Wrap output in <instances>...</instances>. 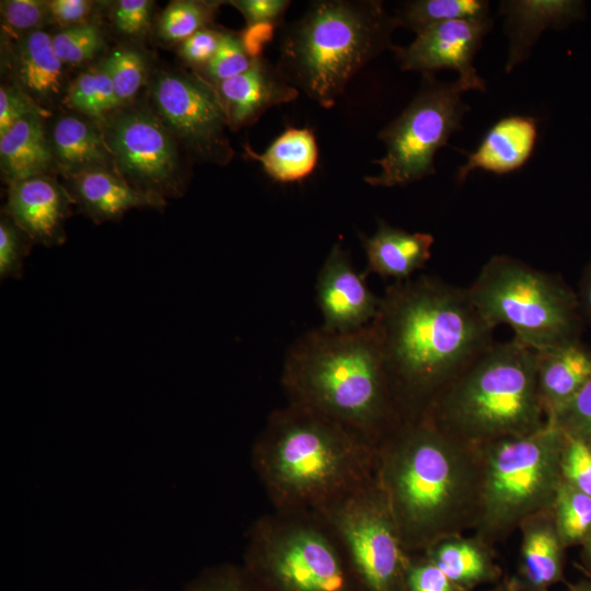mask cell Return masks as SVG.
I'll return each mask as SVG.
<instances>
[{
  "label": "cell",
  "instance_id": "1",
  "mask_svg": "<svg viewBox=\"0 0 591 591\" xmlns=\"http://www.w3.org/2000/svg\"><path fill=\"white\" fill-rule=\"evenodd\" d=\"M371 324L403 420L422 417L494 344L466 288L427 275L389 286Z\"/></svg>",
  "mask_w": 591,
  "mask_h": 591
},
{
  "label": "cell",
  "instance_id": "2",
  "mask_svg": "<svg viewBox=\"0 0 591 591\" xmlns=\"http://www.w3.org/2000/svg\"><path fill=\"white\" fill-rule=\"evenodd\" d=\"M375 479L409 555L476 525L479 448L428 416L403 420L378 443Z\"/></svg>",
  "mask_w": 591,
  "mask_h": 591
},
{
  "label": "cell",
  "instance_id": "3",
  "mask_svg": "<svg viewBox=\"0 0 591 591\" xmlns=\"http://www.w3.org/2000/svg\"><path fill=\"white\" fill-rule=\"evenodd\" d=\"M375 451L341 424L287 403L268 416L251 461L273 510L318 512L375 479Z\"/></svg>",
  "mask_w": 591,
  "mask_h": 591
},
{
  "label": "cell",
  "instance_id": "4",
  "mask_svg": "<svg viewBox=\"0 0 591 591\" xmlns=\"http://www.w3.org/2000/svg\"><path fill=\"white\" fill-rule=\"evenodd\" d=\"M288 404L328 417L374 445L402 421L372 324L351 333L311 328L288 348Z\"/></svg>",
  "mask_w": 591,
  "mask_h": 591
},
{
  "label": "cell",
  "instance_id": "5",
  "mask_svg": "<svg viewBox=\"0 0 591 591\" xmlns=\"http://www.w3.org/2000/svg\"><path fill=\"white\" fill-rule=\"evenodd\" d=\"M398 27L379 0H317L283 31L277 68L300 92L332 108L350 80L394 47Z\"/></svg>",
  "mask_w": 591,
  "mask_h": 591
},
{
  "label": "cell",
  "instance_id": "6",
  "mask_svg": "<svg viewBox=\"0 0 591 591\" xmlns=\"http://www.w3.org/2000/svg\"><path fill=\"white\" fill-rule=\"evenodd\" d=\"M424 416L474 445L538 431L547 418L537 386L536 350L515 337L494 343Z\"/></svg>",
  "mask_w": 591,
  "mask_h": 591
},
{
  "label": "cell",
  "instance_id": "7",
  "mask_svg": "<svg viewBox=\"0 0 591 591\" xmlns=\"http://www.w3.org/2000/svg\"><path fill=\"white\" fill-rule=\"evenodd\" d=\"M242 565L266 591H363L339 536L317 512L258 517Z\"/></svg>",
  "mask_w": 591,
  "mask_h": 591
},
{
  "label": "cell",
  "instance_id": "8",
  "mask_svg": "<svg viewBox=\"0 0 591 591\" xmlns=\"http://www.w3.org/2000/svg\"><path fill=\"white\" fill-rule=\"evenodd\" d=\"M563 444V432L547 421L534 433L478 445L482 479L474 535L494 545L530 515L552 509L561 483Z\"/></svg>",
  "mask_w": 591,
  "mask_h": 591
},
{
  "label": "cell",
  "instance_id": "9",
  "mask_svg": "<svg viewBox=\"0 0 591 591\" xmlns=\"http://www.w3.org/2000/svg\"><path fill=\"white\" fill-rule=\"evenodd\" d=\"M483 320L507 325L535 350L580 339L584 325L576 292L553 275L509 255H495L466 288Z\"/></svg>",
  "mask_w": 591,
  "mask_h": 591
},
{
  "label": "cell",
  "instance_id": "10",
  "mask_svg": "<svg viewBox=\"0 0 591 591\" xmlns=\"http://www.w3.org/2000/svg\"><path fill=\"white\" fill-rule=\"evenodd\" d=\"M464 92L457 80L443 82L431 73L422 74L414 99L379 132L385 154L373 161L380 172L366 176L364 183L396 187L433 175L437 152L463 128L464 116L470 111L462 99Z\"/></svg>",
  "mask_w": 591,
  "mask_h": 591
},
{
  "label": "cell",
  "instance_id": "11",
  "mask_svg": "<svg viewBox=\"0 0 591 591\" xmlns=\"http://www.w3.org/2000/svg\"><path fill=\"white\" fill-rule=\"evenodd\" d=\"M363 591H405L406 552L376 479L325 507Z\"/></svg>",
  "mask_w": 591,
  "mask_h": 591
},
{
  "label": "cell",
  "instance_id": "12",
  "mask_svg": "<svg viewBox=\"0 0 591 591\" xmlns=\"http://www.w3.org/2000/svg\"><path fill=\"white\" fill-rule=\"evenodd\" d=\"M103 132L118 174L137 189L164 201L184 190L176 140L157 114L128 108L109 116Z\"/></svg>",
  "mask_w": 591,
  "mask_h": 591
},
{
  "label": "cell",
  "instance_id": "13",
  "mask_svg": "<svg viewBox=\"0 0 591 591\" xmlns=\"http://www.w3.org/2000/svg\"><path fill=\"white\" fill-rule=\"evenodd\" d=\"M151 95L157 115L176 141L206 162L227 164L234 151L228 117L217 88L202 76L161 71Z\"/></svg>",
  "mask_w": 591,
  "mask_h": 591
},
{
  "label": "cell",
  "instance_id": "14",
  "mask_svg": "<svg viewBox=\"0 0 591 591\" xmlns=\"http://www.w3.org/2000/svg\"><path fill=\"white\" fill-rule=\"evenodd\" d=\"M491 26V18L444 22L418 33L407 46L394 45L392 51L403 71L433 74L438 70H454L466 91H485L474 58Z\"/></svg>",
  "mask_w": 591,
  "mask_h": 591
},
{
  "label": "cell",
  "instance_id": "15",
  "mask_svg": "<svg viewBox=\"0 0 591 591\" xmlns=\"http://www.w3.org/2000/svg\"><path fill=\"white\" fill-rule=\"evenodd\" d=\"M316 302L323 317V328L335 333H351L370 325L380 306L340 242L329 250L316 278Z\"/></svg>",
  "mask_w": 591,
  "mask_h": 591
},
{
  "label": "cell",
  "instance_id": "16",
  "mask_svg": "<svg viewBox=\"0 0 591 591\" xmlns=\"http://www.w3.org/2000/svg\"><path fill=\"white\" fill-rule=\"evenodd\" d=\"M4 213L31 239L46 246L65 242V222L74 200L57 181L38 175L9 184Z\"/></svg>",
  "mask_w": 591,
  "mask_h": 591
},
{
  "label": "cell",
  "instance_id": "17",
  "mask_svg": "<svg viewBox=\"0 0 591 591\" xmlns=\"http://www.w3.org/2000/svg\"><path fill=\"white\" fill-rule=\"evenodd\" d=\"M216 88L231 130L254 124L271 107L292 102L300 94L264 56Z\"/></svg>",
  "mask_w": 591,
  "mask_h": 591
},
{
  "label": "cell",
  "instance_id": "18",
  "mask_svg": "<svg viewBox=\"0 0 591 591\" xmlns=\"http://www.w3.org/2000/svg\"><path fill=\"white\" fill-rule=\"evenodd\" d=\"M520 552L514 573L503 580L507 591H549L564 581L565 551L552 509L536 512L518 529Z\"/></svg>",
  "mask_w": 591,
  "mask_h": 591
},
{
  "label": "cell",
  "instance_id": "19",
  "mask_svg": "<svg viewBox=\"0 0 591 591\" xmlns=\"http://www.w3.org/2000/svg\"><path fill=\"white\" fill-rule=\"evenodd\" d=\"M499 13L505 16L508 40L506 72H511L531 55L532 48L546 30H560L586 14L579 0H507Z\"/></svg>",
  "mask_w": 591,
  "mask_h": 591
},
{
  "label": "cell",
  "instance_id": "20",
  "mask_svg": "<svg viewBox=\"0 0 591 591\" xmlns=\"http://www.w3.org/2000/svg\"><path fill=\"white\" fill-rule=\"evenodd\" d=\"M537 137L534 117L509 115L500 118L486 131L478 147L467 153L466 161L456 171V182H465L477 170L496 175L518 171L532 157Z\"/></svg>",
  "mask_w": 591,
  "mask_h": 591
},
{
  "label": "cell",
  "instance_id": "21",
  "mask_svg": "<svg viewBox=\"0 0 591 591\" xmlns=\"http://www.w3.org/2000/svg\"><path fill=\"white\" fill-rule=\"evenodd\" d=\"M367 258L366 275L403 281L422 269L431 257L434 239L430 233L409 232L379 220L370 236L360 234Z\"/></svg>",
  "mask_w": 591,
  "mask_h": 591
},
{
  "label": "cell",
  "instance_id": "22",
  "mask_svg": "<svg viewBox=\"0 0 591 591\" xmlns=\"http://www.w3.org/2000/svg\"><path fill=\"white\" fill-rule=\"evenodd\" d=\"M541 402L548 418L591 379V348L580 339L536 350Z\"/></svg>",
  "mask_w": 591,
  "mask_h": 591
},
{
  "label": "cell",
  "instance_id": "23",
  "mask_svg": "<svg viewBox=\"0 0 591 591\" xmlns=\"http://www.w3.org/2000/svg\"><path fill=\"white\" fill-rule=\"evenodd\" d=\"M72 178L74 202L97 223L118 219L134 208L164 206L163 200L142 193L108 169L84 171Z\"/></svg>",
  "mask_w": 591,
  "mask_h": 591
},
{
  "label": "cell",
  "instance_id": "24",
  "mask_svg": "<svg viewBox=\"0 0 591 591\" xmlns=\"http://www.w3.org/2000/svg\"><path fill=\"white\" fill-rule=\"evenodd\" d=\"M421 554L465 591L484 583H498L501 577L493 545L476 535L442 538Z\"/></svg>",
  "mask_w": 591,
  "mask_h": 591
},
{
  "label": "cell",
  "instance_id": "25",
  "mask_svg": "<svg viewBox=\"0 0 591 591\" xmlns=\"http://www.w3.org/2000/svg\"><path fill=\"white\" fill-rule=\"evenodd\" d=\"M49 143L55 162L71 177L114 165L103 129L94 120L74 115L60 117L53 127Z\"/></svg>",
  "mask_w": 591,
  "mask_h": 591
},
{
  "label": "cell",
  "instance_id": "26",
  "mask_svg": "<svg viewBox=\"0 0 591 591\" xmlns=\"http://www.w3.org/2000/svg\"><path fill=\"white\" fill-rule=\"evenodd\" d=\"M62 67L51 36L42 30L24 33L13 48V68L19 89L33 101H48L60 94Z\"/></svg>",
  "mask_w": 591,
  "mask_h": 591
},
{
  "label": "cell",
  "instance_id": "27",
  "mask_svg": "<svg viewBox=\"0 0 591 591\" xmlns=\"http://www.w3.org/2000/svg\"><path fill=\"white\" fill-rule=\"evenodd\" d=\"M0 162L9 184L46 174L55 158L40 114L24 117L0 137Z\"/></svg>",
  "mask_w": 591,
  "mask_h": 591
},
{
  "label": "cell",
  "instance_id": "28",
  "mask_svg": "<svg viewBox=\"0 0 591 591\" xmlns=\"http://www.w3.org/2000/svg\"><path fill=\"white\" fill-rule=\"evenodd\" d=\"M244 150L277 183L303 181L313 173L318 161L317 142L310 128L288 127L260 153L248 144Z\"/></svg>",
  "mask_w": 591,
  "mask_h": 591
},
{
  "label": "cell",
  "instance_id": "29",
  "mask_svg": "<svg viewBox=\"0 0 591 591\" xmlns=\"http://www.w3.org/2000/svg\"><path fill=\"white\" fill-rule=\"evenodd\" d=\"M398 27L416 34L441 23L487 19L489 3L485 0H413L404 2L394 14Z\"/></svg>",
  "mask_w": 591,
  "mask_h": 591
},
{
  "label": "cell",
  "instance_id": "30",
  "mask_svg": "<svg viewBox=\"0 0 591 591\" xmlns=\"http://www.w3.org/2000/svg\"><path fill=\"white\" fill-rule=\"evenodd\" d=\"M66 101L71 108L100 124L119 107L105 60L83 71L69 84Z\"/></svg>",
  "mask_w": 591,
  "mask_h": 591
},
{
  "label": "cell",
  "instance_id": "31",
  "mask_svg": "<svg viewBox=\"0 0 591 591\" xmlns=\"http://www.w3.org/2000/svg\"><path fill=\"white\" fill-rule=\"evenodd\" d=\"M552 514L556 531L568 548L581 546L591 535V497L561 479Z\"/></svg>",
  "mask_w": 591,
  "mask_h": 591
},
{
  "label": "cell",
  "instance_id": "32",
  "mask_svg": "<svg viewBox=\"0 0 591 591\" xmlns=\"http://www.w3.org/2000/svg\"><path fill=\"white\" fill-rule=\"evenodd\" d=\"M220 2L175 1L162 13L159 35L167 42H184L211 21Z\"/></svg>",
  "mask_w": 591,
  "mask_h": 591
},
{
  "label": "cell",
  "instance_id": "33",
  "mask_svg": "<svg viewBox=\"0 0 591 591\" xmlns=\"http://www.w3.org/2000/svg\"><path fill=\"white\" fill-rule=\"evenodd\" d=\"M51 38L58 58L69 66H79L91 60L104 45L102 32L93 23L67 26Z\"/></svg>",
  "mask_w": 591,
  "mask_h": 591
},
{
  "label": "cell",
  "instance_id": "34",
  "mask_svg": "<svg viewBox=\"0 0 591 591\" xmlns=\"http://www.w3.org/2000/svg\"><path fill=\"white\" fill-rule=\"evenodd\" d=\"M105 63L121 106L137 94L143 83L146 69L143 56L138 50L120 48L113 51L105 59Z\"/></svg>",
  "mask_w": 591,
  "mask_h": 591
},
{
  "label": "cell",
  "instance_id": "35",
  "mask_svg": "<svg viewBox=\"0 0 591 591\" xmlns=\"http://www.w3.org/2000/svg\"><path fill=\"white\" fill-rule=\"evenodd\" d=\"M182 591H266L243 565L217 564L202 569Z\"/></svg>",
  "mask_w": 591,
  "mask_h": 591
},
{
  "label": "cell",
  "instance_id": "36",
  "mask_svg": "<svg viewBox=\"0 0 591 591\" xmlns=\"http://www.w3.org/2000/svg\"><path fill=\"white\" fill-rule=\"evenodd\" d=\"M547 421L591 450V379Z\"/></svg>",
  "mask_w": 591,
  "mask_h": 591
},
{
  "label": "cell",
  "instance_id": "37",
  "mask_svg": "<svg viewBox=\"0 0 591 591\" xmlns=\"http://www.w3.org/2000/svg\"><path fill=\"white\" fill-rule=\"evenodd\" d=\"M253 60L243 48L240 35L221 32L217 51L204 66V78L217 86L220 82L246 71Z\"/></svg>",
  "mask_w": 591,
  "mask_h": 591
},
{
  "label": "cell",
  "instance_id": "38",
  "mask_svg": "<svg viewBox=\"0 0 591 591\" xmlns=\"http://www.w3.org/2000/svg\"><path fill=\"white\" fill-rule=\"evenodd\" d=\"M31 239L5 213L0 220V277L20 278Z\"/></svg>",
  "mask_w": 591,
  "mask_h": 591
},
{
  "label": "cell",
  "instance_id": "39",
  "mask_svg": "<svg viewBox=\"0 0 591 591\" xmlns=\"http://www.w3.org/2000/svg\"><path fill=\"white\" fill-rule=\"evenodd\" d=\"M560 473L565 483L591 497V450L566 434L560 456Z\"/></svg>",
  "mask_w": 591,
  "mask_h": 591
},
{
  "label": "cell",
  "instance_id": "40",
  "mask_svg": "<svg viewBox=\"0 0 591 591\" xmlns=\"http://www.w3.org/2000/svg\"><path fill=\"white\" fill-rule=\"evenodd\" d=\"M405 591H465L453 583L422 554L410 555L405 579Z\"/></svg>",
  "mask_w": 591,
  "mask_h": 591
},
{
  "label": "cell",
  "instance_id": "41",
  "mask_svg": "<svg viewBox=\"0 0 591 591\" xmlns=\"http://www.w3.org/2000/svg\"><path fill=\"white\" fill-rule=\"evenodd\" d=\"M1 15L7 26L25 33L39 30L49 15L48 1H1Z\"/></svg>",
  "mask_w": 591,
  "mask_h": 591
},
{
  "label": "cell",
  "instance_id": "42",
  "mask_svg": "<svg viewBox=\"0 0 591 591\" xmlns=\"http://www.w3.org/2000/svg\"><path fill=\"white\" fill-rule=\"evenodd\" d=\"M31 114L42 115L43 111L21 89L2 84L0 89V137Z\"/></svg>",
  "mask_w": 591,
  "mask_h": 591
},
{
  "label": "cell",
  "instance_id": "43",
  "mask_svg": "<svg viewBox=\"0 0 591 591\" xmlns=\"http://www.w3.org/2000/svg\"><path fill=\"white\" fill-rule=\"evenodd\" d=\"M152 2L148 0H120L113 12L116 30L125 35L143 34L150 25Z\"/></svg>",
  "mask_w": 591,
  "mask_h": 591
},
{
  "label": "cell",
  "instance_id": "44",
  "mask_svg": "<svg viewBox=\"0 0 591 591\" xmlns=\"http://www.w3.org/2000/svg\"><path fill=\"white\" fill-rule=\"evenodd\" d=\"M246 21V25L270 23L280 26L288 8L289 0H234L230 2Z\"/></svg>",
  "mask_w": 591,
  "mask_h": 591
},
{
  "label": "cell",
  "instance_id": "45",
  "mask_svg": "<svg viewBox=\"0 0 591 591\" xmlns=\"http://www.w3.org/2000/svg\"><path fill=\"white\" fill-rule=\"evenodd\" d=\"M221 32L205 27L182 43L179 54L192 65L205 66L215 55Z\"/></svg>",
  "mask_w": 591,
  "mask_h": 591
},
{
  "label": "cell",
  "instance_id": "46",
  "mask_svg": "<svg viewBox=\"0 0 591 591\" xmlns=\"http://www.w3.org/2000/svg\"><path fill=\"white\" fill-rule=\"evenodd\" d=\"M91 2L85 0L48 1L49 15L62 25L72 26L83 22L90 14Z\"/></svg>",
  "mask_w": 591,
  "mask_h": 591
},
{
  "label": "cell",
  "instance_id": "47",
  "mask_svg": "<svg viewBox=\"0 0 591 591\" xmlns=\"http://www.w3.org/2000/svg\"><path fill=\"white\" fill-rule=\"evenodd\" d=\"M277 26L270 23H257L246 25L241 32L240 38L246 54L251 59L263 56V50L274 38Z\"/></svg>",
  "mask_w": 591,
  "mask_h": 591
},
{
  "label": "cell",
  "instance_id": "48",
  "mask_svg": "<svg viewBox=\"0 0 591 591\" xmlns=\"http://www.w3.org/2000/svg\"><path fill=\"white\" fill-rule=\"evenodd\" d=\"M576 294L582 320L591 325V259L584 267Z\"/></svg>",
  "mask_w": 591,
  "mask_h": 591
},
{
  "label": "cell",
  "instance_id": "49",
  "mask_svg": "<svg viewBox=\"0 0 591 591\" xmlns=\"http://www.w3.org/2000/svg\"><path fill=\"white\" fill-rule=\"evenodd\" d=\"M581 559L583 564V569L588 575V578L591 579V535L590 537L581 545Z\"/></svg>",
  "mask_w": 591,
  "mask_h": 591
},
{
  "label": "cell",
  "instance_id": "50",
  "mask_svg": "<svg viewBox=\"0 0 591 591\" xmlns=\"http://www.w3.org/2000/svg\"><path fill=\"white\" fill-rule=\"evenodd\" d=\"M566 591H591V579L587 578L570 584Z\"/></svg>",
  "mask_w": 591,
  "mask_h": 591
},
{
  "label": "cell",
  "instance_id": "51",
  "mask_svg": "<svg viewBox=\"0 0 591 591\" xmlns=\"http://www.w3.org/2000/svg\"><path fill=\"white\" fill-rule=\"evenodd\" d=\"M487 591H507L505 581H499L494 588L487 590Z\"/></svg>",
  "mask_w": 591,
  "mask_h": 591
}]
</instances>
